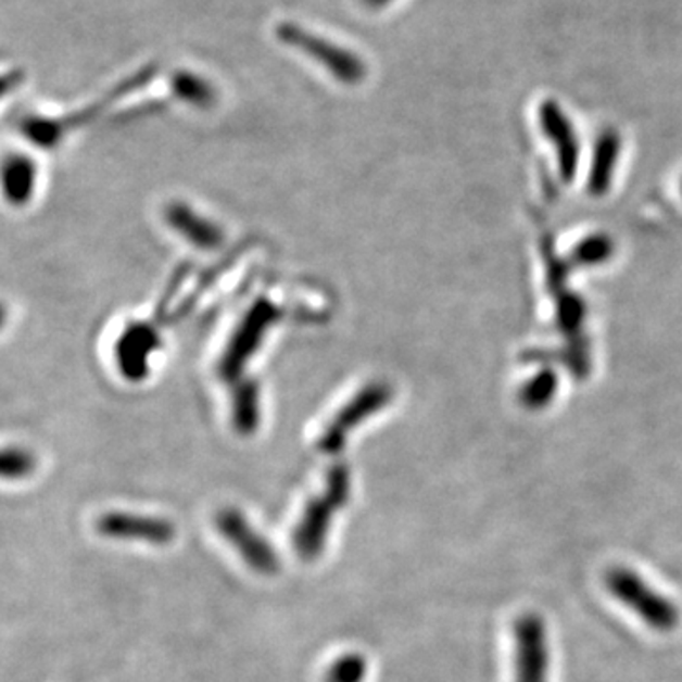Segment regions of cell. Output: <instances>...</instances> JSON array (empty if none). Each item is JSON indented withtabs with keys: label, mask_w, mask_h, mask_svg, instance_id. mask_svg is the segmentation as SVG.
Returning <instances> with one entry per match:
<instances>
[{
	"label": "cell",
	"mask_w": 682,
	"mask_h": 682,
	"mask_svg": "<svg viewBox=\"0 0 682 682\" xmlns=\"http://www.w3.org/2000/svg\"><path fill=\"white\" fill-rule=\"evenodd\" d=\"M351 493V475L345 465H336L330 468L327 490L320 497H315L305 506L302 518L298 521L292 542L298 556L305 561H313L323 556L327 546L330 523L338 510L348 503Z\"/></svg>",
	"instance_id": "1"
},
{
	"label": "cell",
	"mask_w": 682,
	"mask_h": 682,
	"mask_svg": "<svg viewBox=\"0 0 682 682\" xmlns=\"http://www.w3.org/2000/svg\"><path fill=\"white\" fill-rule=\"evenodd\" d=\"M608 592L630 608L651 630L671 633L681 623V610L675 601L660 594L639 572L630 567H612L605 574Z\"/></svg>",
	"instance_id": "2"
},
{
	"label": "cell",
	"mask_w": 682,
	"mask_h": 682,
	"mask_svg": "<svg viewBox=\"0 0 682 682\" xmlns=\"http://www.w3.org/2000/svg\"><path fill=\"white\" fill-rule=\"evenodd\" d=\"M514 682H550L548 626L539 612H523L514 620Z\"/></svg>",
	"instance_id": "3"
},
{
	"label": "cell",
	"mask_w": 682,
	"mask_h": 682,
	"mask_svg": "<svg viewBox=\"0 0 682 682\" xmlns=\"http://www.w3.org/2000/svg\"><path fill=\"white\" fill-rule=\"evenodd\" d=\"M216 529L230 542L239 556L243 557L253 571L260 574H275L281 569V557L274 546L254 529L243 512L238 508H224L215 518Z\"/></svg>",
	"instance_id": "4"
},
{
	"label": "cell",
	"mask_w": 682,
	"mask_h": 682,
	"mask_svg": "<svg viewBox=\"0 0 682 682\" xmlns=\"http://www.w3.org/2000/svg\"><path fill=\"white\" fill-rule=\"evenodd\" d=\"M277 37L285 45L307 53L323 67H327L341 83H361L366 75V67L355 53L348 52V50H343L340 46L332 45L317 35H312L310 30L302 29L294 23H281L277 27Z\"/></svg>",
	"instance_id": "5"
},
{
	"label": "cell",
	"mask_w": 682,
	"mask_h": 682,
	"mask_svg": "<svg viewBox=\"0 0 682 682\" xmlns=\"http://www.w3.org/2000/svg\"><path fill=\"white\" fill-rule=\"evenodd\" d=\"M97 533L114 541H139L164 546L175 541L177 527L165 518L137 516L129 512H106L97 519Z\"/></svg>",
	"instance_id": "6"
},
{
	"label": "cell",
	"mask_w": 682,
	"mask_h": 682,
	"mask_svg": "<svg viewBox=\"0 0 682 682\" xmlns=\"http://www.w3.org/2000/svg\"><path fill=\"white\" fill-rule=\"evenodd\" d=\"M366 673H368V660L363 654H343L328 668L327 682H364Z\"/></svg>",
	"instance_id": "7"
},
{
	"label": "cell",
	"mask_w": 682,
	"mask_h": 682,
	"mask_svg": "<svg viewBox=\"0 0 682 682\" xmlns=\"http://www.w3.org/2000/svg\"><path fill=\"white\" fill-rule=\"evenodd\" d=\"M33 457L22 450H8L2 457V475L10 480H20L33 472Z\"/></svg>",
	"instance_id": "8"
},
{
	"label": "cell",
	"mask_w": 682,
	"mask_h": 682,
	"mask_svg": "<svg viewBox=\"0 0 682 682\" xmlns=\"http://www.w3.org/2000/svg\"><path fill=\"white\" fill-rule=\"evenodd\" d=\"M393 0H363V4L370 10H381V8L389 7Z\"/></svg>",
	"instance_id": "9"
}]
</instances>
